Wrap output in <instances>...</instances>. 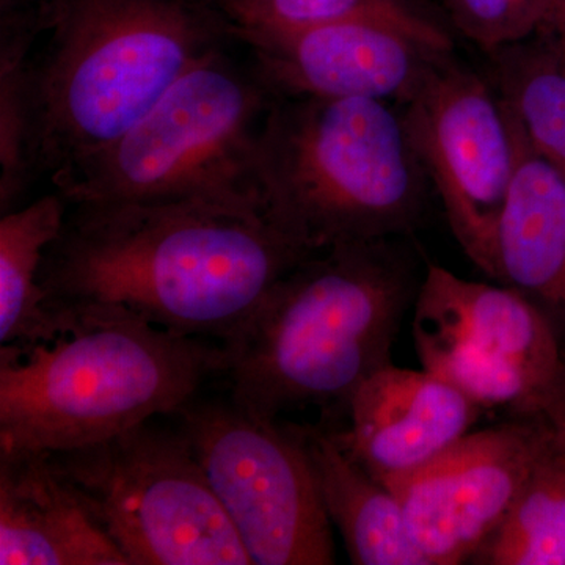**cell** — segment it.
Segmentation results:
<instances>
[{
  "label": "cell",
  "mask_w": 565,
  "mask_h": 565,
  "mask_svg": "<svg viewBox=\"0 0 565 565\" xmlns=\"http://www.w3.org/2000/svg\"><path fill=\"white\" fill-rule=\"evenodd\" d=\"M313 255L262 207L70 204L40 270L47 308H109L223 344Z\"/></svg>",
  "instance_id": "1"
},
{
  "label": "cell",
  "mask_w": 565,
  "mask_h": 565,
  "mask_svg": "<svg viewBox=\"0 0 565 565\" xmlns=\"http://www.w3.org/2000/svg\"><path fill=\"white\" fill-rule=\"evenodd\" d=\"M423 277L408 237L307 256L221 344L230 399L267 418L319 407L334 426L356 390L392 364Z\"/></svg>",
  "instance_id": "2"
},
{
  "label": "cell",
  "mask_w": 565,
  "mask_h": 565,
  "mask_svg": "<svg viewBox=\"0 0 565 565\" xmlns=\"http://www.w3.org/2000/svg\"><path fill=\"white\" fill-rule=\"evenodd\" d=\"M0 345V456L73 451L177 414L223 371V348L109 308H50Z\"/></svg>",
  "instance_id": "3"
},
{
  "label": "cell",
  "mask_w": 565,
  "mask_h": 565,
  "mask_svg": "<svg viewBox=\"0 0 565 565\" xmlns=\"http://www.w3.org/2000/svg\"><path fill=\"white\" fill-rule=\"evenodd\" d=\"M33 52V158L47 180L120 137L214 51L236 43L211 0H44Z\"/></svg>",
  "instance_id": "4"
},
{
  "label": "cell",
  "mask_w": 565,
  "mask_h": 565,
  "mask_svg": "<svg viewBox=\"0 0 565 565\" xmlns=\"http://www.w3.org/2000/svg\"><path fill=\"white\" fill-rule=\"evenodd\" d=\"M264 212L308 252L411 237L430 185L401 107L277 96L256 150Z\"/></svg>",
  "instance_id": "5"
},
{
  "label": "cell",
  "mask_w": 565,
  "mask_h": 565,
  "mask_svg": "<svg viewBox=\"0 0 565 565\" xmlns=\"http://www.w3.org/2000/svg\"><path fill=\"white\" fill-rule=\"evenodd\" d=\"M237 43L174 82L136 125L50 178L70 204L206 202L262 207L256 150L270 90Z\"/></svg>",
  "instance_id": "6"
},
{
  "label": "cell",
  "mask_w": 565,
  "mask_h": 565,
  "mask_svg": "<svg viewBox=\"0 0 565 565\" xmlns=\"http://www.w3.org/2000/svg\"><path fill=\"white\" fill-rule=\"evenodd\" d=\"M50 457L129 565H253L180 427L150 419Z\"/></svg>",
  "instance_id": "7"
},
{
  "label": "cell",
  "mask_w": 565,
  "mask_h": 565,
  "mask_svg": "<svg viewBox=\"0 0 565 565\" xmlns=\"http://www.w3.org/2000/svg\"><path fill=\"white\" fill-rule=\"evenodd\" d=\"M414 308L423 370L482 411L544 418L565 437V349L522 294L429 263Z\"/></svg>",
  "instance_id": "8"
},
{
  "label": "cell",
  "mask_w": 565,
  "mask_h": 565,
  "mask_svg": "<svg viewBox=\"0 0 565 565\" xmlns=\"http://www.w3.org/2000/svg\"><path fill=\"white\" fill-rule=\"evenodd\" d=\"M253 565L334 564L323 508L296 424L234 401H195L174 414Z\"/></svg>",
  "instance_id": "9"
},
{
  "label": "cell",
  "mask_w": 565,
  "mask_h": 565,
  "mask_svg": "<svg viewBox=\"0 0 565 565\" xmlns=\"http://www.w3.org/2000/svg\"><path fill=\"white\" fill-rule=\"evenodd\" d=\"M399 107L457 243L494 280L498 226L515 173L514 115L486 73L455 52Z\"/></svg>",
  "instance_id": "10"
},
{
  "label": "cell",
  "mask_w": 565,
  "mask_h": 565,
  "mask_svg": "<svg viewBox=\"0 0 565 565\" xmlns=\"http://www.w3.org/2000/svg\"><path fill=\"white\" fill-rule=\"evenodd\" d=\"M564 435L544 418L468 433L418 470L390 481L430 565H459L497 530L516 494Z\"/></svg>",
  "instance_id": "11"
},
{
  "label": "cell",
  "mask_w": 565,
  "mask_h": 565,
  "mask_svg": "<svg viewBox=\"0 0 565 565\" xmlns=\"http://www.w3.org/2000/svg\"><path fill=\"white\" fill-rule=\"evenodd\" d=\"M236 43L277 96L396 104L407 102L427 73L455 52L448 29L418 28L374 14Z\"/></svg>",
  "instance_id": "12"
},
{
  "label": "cell",
  "mask_w": 565,
  "mask_h": 565,
  "mask_svg": "<svg viewBox=\"0 0 565 565\" xmlns=\"http://www.w3.org/2000/svg\"><path fill=\"white\" fill-rule=\"evenodd\" d=\"M481 412L444 379L392 363L353 394L348 426H327L352 459L388 484L451 448Z\"/></svg>",
  "instance_id": "13"
},
{
  "label": "cell",
  "mask_w": 565,
  "mask_h": 565,
  "mask_svg": "<svg viewBox=\"0 0 565 565\" xmlns=\"http://www.w3.org/2000/svg\"><path fill=\"white\" fill-rule=\"evenodd\" d=\"M0 564L129 565L50 455L0 456Z\"/></svg>",
  "instance_id": "14"
},
{
  "label": "cell",
  "mask_w": 565,
  "mask_h": 565,
  "mask_svg": "<svg viewBox=\"0 0 565 565\" xmlns=\"http://www.w3.org/2000/svg\"><path fill=\"white\" fill-rule=\"evenodd\" d=\"M515 122V173L498 226L494 281L537 308L565 349V181Z\"/></svg>",
  "instance_id": "15"
},
{
  "label": "cell",
  "mask_w": 565,
  "mask_h": 565,
  "mask_svg": "<svg viewBox=\"0 0 565 565\" xmlns=\"http://www.w3.org/2000/svg\"><path fill=\"white\" fill-rule=\"evenodd\" d=\"M327 515L355 565H430L396 494L344 451L327 424L297 426Z\"/></svg>",
  "instance_id": "16"
},
{
  "label": "cell",
  "mask_w": 565,
  "mask_h": 565,
  "mask_svg": "<svg viewBox=\"0 0 565 565\" xmlns=\"http://www.w3.org/2000/svg\"><path fill=\"white\" fill-rule=\"evenodd\" d=\"M46 32L44 0H0V212L17 210L40 180L33 159L31 68Z\"/></svg>",
  "instance_id": "17"
},
{
  "label": "cell",
  "mask_w": 565,
  "mask_h": 565,
  "mask_svg": "<svg viewBox=\"0 0 565 565\" xmlns=\"http://www.w3.org/2000/svg\"><path fill=\"white\" fill-rule=\"evenodd\" d=\"M486 76L565 181V41L555 29L486 54Z\"/></svg>",
  "instance_id": "18"
},
{
  "label": "cell",
  "mask_w": 565,
  "mask_h": 565,
  "mask_svg": "<svg viewBox=\"0 0 565 565\" xmlns=\"http://www.w3.org/2000/svg\"><path fill=\"white\" fill-rule=\"evenodd\" d=\"M70 203L57 191L0 218V344L33 340L50 329L52 311L40 286L44 253L61 233Z\"/></svg>",
  "instance_id": "19"
},
{
  "label": "cell",
  "mask_w": 565,
  "mask_h": 565,
  "mask_svg": "<svg viewBox=\"0 0 565 565\" xmlns=\"http://www.w3.org/2000/svg\"><path fill=\"white\" fill-rule=\"evenodd\" d=\"M470 563L565 565V438L537 463Z\"/></svg>",
  "instance_id": "20"
},
{
  "label": "cell",
  "mask_w": 565,
  "mask_h": 565,
  "mask_svg": "<svg viewBox=\"0 0 565 565\" xmlns=\"http://www.w3.org/2000/svg\"><path fill=\"white\" fill-rule=\"evenodd\" d=\"M234 41L313 28L343 18H393L426 29H446L418 0H211Z\"/></svg>",
  "instance_id": "21"
},
{
  "label": "cell",
  "mask_w": 565,
  "mask_h": 565,
  "mask_svg": "<svg viewBox=\"0 0 565 565\" xmlns=\"http://www.w3.org/2000/svg\"><path fill=\"white\" fill-rule=\"evenodd\" d=\"M465 39L490 54L555 24L563 0H444Z\"/></svg>",
  "instance_id": "22"
},
{
  "label": "cell",
  "mask_w": 565,
  "mask_h": 565,
  "mask_svg": "<svg viewBox=\"0 0 565 565\" xmlns=\"http://www.w3.org/2000/svg\"><path fill=\"white\" fill-rule=\"evenodd\" d=\"M548 29H555L557 33H559L561 36H563V40L565 41V0L561 2L559 11H557V17L555 20V24L552 25V28Z\"/></svg>",
  "instance_id": "23"
}]
</instances>
